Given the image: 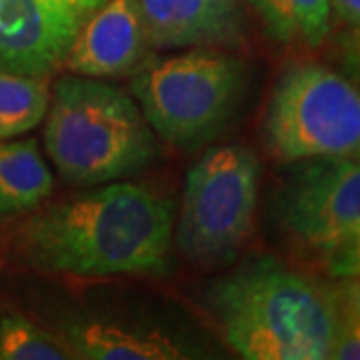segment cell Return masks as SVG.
Wrapping results in <instances>:
<instances>
[{"instance_id": "9", "label": "cell", "mask_w": 360, "mask_h": 360, "mask_svg": "<svg viewBox=\"0 0 360 360\" xmlns=\"http://www.w3.org/2000/svg\"><path fill=\"white\" fill-rule=\"evenodd\" d=\"M106 0H0V70L49 78Z\"/></svg>"}, {"instance_id": "3", "label": "cell", "mask_w": 360, "mask_h": 360, "mask_svg": "<svg viewBox=\"0 0 360 360\" xmlns=\"http://www.w3.org/2000/svg\"><path fill=\"white\" fill-rule=\"evenodd\" d=\"M44 116L46 150L68 184L96 186L132 176L160 155L132 94L106 78L60 77Z\"/></svg>"}, {"instance_id": "4", "label": "cell", "mask_w": 360, "mask_h": 360, "mask_svg": "<svg viewBox=\"0 0 360 360\" xmlns=\"http://www.w3.org/2000/svg\"><path fill=\"white\" fill-rule=\"evenodd\" d=\"M246 86L240 56L198 46L146 58L132 72L130 94L155 134L180 150H196L229 127Z\"/></svg>"}, {"instance_id": "10", "label": "cell", "mask_w": 360, "mask_h": 360, "mask_svg": "<svg viewBox=\"0 0 360 360\" xmlns=\"http://www.w3.org/2000/svg\"><path fill=\"white\" fill-rule=\"evenodd\" d=\"M150 51L139 0H106L80 28L63 68L90 78L127 77Z\"/></svg>"}, {"instance_id": "5", "label": "cell", "mask_w": 360, "mask_h": 360, "mask_svg": "<svg viewBox=\"0 0 360 360\" xmlns=\"http://www.w3.org/2000/svg\"><path fill=\"white\" fill-rule=\"evenodd\" d=\"M276 196V222L302 258L333 278L359 276L360 167L356 156L292 162Z\"/></svg>"}, {"instance_id": "7", "label": "cell", "mask_w": 360, "mask_h": 360, "mask_svg": "<svg viewBox=\"0 0 360 360\" xmlns=\"http://www.w3.org/2000/svg\"><path fill=\"white\" fill-rule=\"evenodd\" d=\"M264 146L284 165L319 156H356L360 98L340 72L321 63L286 66L270 92Z\"/></svg>"}, {"instance_id": "17", "label": "cell", "mask_w": 360, "mask_h": 360, "mask_svg": "<svg viewBox=\"0 0 360 360\" xmlns=\"http://www.w3.org/2000/svg\"><path fill=\"white\" fill-rule=\"evenodd\" d=\"M330 2V11L347 22L348 26L356 28L360 22V0H328Z\"/></svg>"}, {"instance_id": "15", "label": "cell", "mask_w": 360, "mask_h": 360, "mask_svg": "<svg viewBox=\"0 0 360 360\" xmlns=\"http://www.w3.org/2000/svg\"><path fill=\"white\" fill-rule=\"evenodd\" d=\"M72 359V352L56 333H51L20 312H0V360Z\"/></svg>"}, {"instance_id": "14", "label": "cell", "mask_w": 360, "mask_h": 360, "mask_svg": "<svg viewBox=\"0 0 360 360\" xmlns=\"http://www.w3.org/2000/svg\"><path fill=\"white\" fill-rule=\"evenodd\" d=\"M51 90L46 78L20 77L0 70V141L39 127L46 115Z\"/></svg>"}, {"instance_id": "16", "label": "cell", "mask_w": 360, "mask_h": 360, "mask_svg": "<svg viewBox=\"0 0 360 360\" xmlns=\"http://www.w3.org/2000/svg\"><path fill=\"white\" fill-rule=\"evenodd\" d=\"M338 283V330L333 360L359 359V283L356 276L336 278Z\"/></svg>"}, {"instance_id": "2", "label": "cell", "mask_w": 360, "mask_h": 360, "mask_svg": "<svg viewBox=\"0 0 360 360\" xmlns=\"http://www.w3.org/2000/svg\"><path fill=\"white\" fill-rule=\"evenodd\" d=\"M206 302L224 342L243 359H333L338 283L258 257L210 284Z\"/></svg>"}, {"instance_id": "8", "label": "cell", "mask_w": 360, "mask_h": 360, "mask_svg": "<svg viewBox=\"0 0 360 360\" xmlns=\"http://www.w3.org/2000/svg\"><path fill=\"white\" fill-rule=\"evenodd\" d=\"M75 359L182 360L214 356L202 336L188 326L139 309L78 307L54 321Z\"/></svg>"}, {"instance_id": "13", "label": "cell", "mask_w": 360, "mask_h": 360, "mask_svg": "<svg viewBox=\"0 0 360 360\" xmlns=\"http://www.w3.org/2000/svg\"><path fill=\"white\" fill-rule=\"evenodd\" d=\"M264 32L284 46L321 49L330 32L328 0H246Z\"/></svg>"}, {"instance_id": "11", "label": "cell", "mask_w": 360, "mask_h": 360, "mask_svg": "<svg viewBox=\"0 0 360 360\" xmlns=\"http://www.w3.org/2000/svg\"><path fill=\"white\" fill-rule=\"evenodd\" d=\"M150 49H226L245 44L240 0H139Z\"/></svg>"}, {"instance_id": "1", "label": "cell", "mask_w": 360, "mask_h": 360, "mask_svg": "<svg viewBox=\"0 0 360 360\" xmlns=\"http://www.w3.org/2000/svg\"><path fill=\"white\" fill-rule=\"evenodd\" d=\"M174 238V205L144 182H108L26 219L20 257L49 274L103 278L165 274Z\"/></svg>"}, {"instance_id": "12", "label": "cell", "mask_w": 360, "mask_h": 360, "mask_svg": "<svg viewBox=\"0 0 360 360\" xmlns=\"http://www.w3.org/2000/svg\"><path fill=\"white\" fill-rule=\"evenodd\" d=\"M54 188L34 139L0 141V219L28 212L40 206Z\"/></svg>"}, {"instance_id": "6", "label": "cell", "mask_w": 360, "mask_h": 360, "mask_svg": "<svg viewBox=\"0 0 360 360\" xmlns=\"http://www.w3.org/2000/svg\"><path fill=\"white\" fill-rule=\"evenodd\" d=\"M262 167L243 144L210 146L186 172L174 243L202 269L232 264L255 231Z\"/></svg>"}]
</instances>
